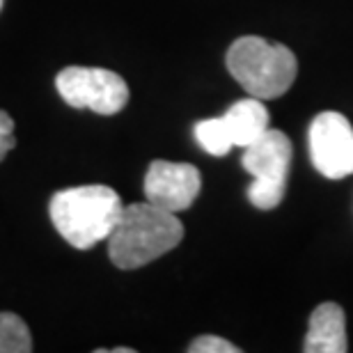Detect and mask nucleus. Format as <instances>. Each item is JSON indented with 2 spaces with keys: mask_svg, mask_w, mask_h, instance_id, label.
Masks as SVG:
<instances>
[{
  "mask_svg": "<svg viewBox=\"0 0 353 353\" xmlns=\"http://www.w3.org/2000/svg\"><path fill=\"white\" fill-rule=\"evenodd\" d=\"M183 225L172 211L152 202H136L122 209L108 241V257L122 271H133L181 243Z\"/></svg>",
  "mask_w": 353,
  "mask_h": 353,
  "instance_id": "1",
  "label": "nucleus"
},
{
  "mask_svg": "<svg viewBox=\"0 0 353 353\" xmlns=\"http://www.w3.org/2000/svg\"><path fill=\"white\" fill-rule=\"evenodd\" d=\"M124 204L117 190L103 183L58 190L51 197V221L60 236L79 250L94 248L110 236L122 216Z\"/></svg>",
  "mask_w": 353,
  "mask_h": 353,
  "instance_id": "2",
  "label": "nucleus"
},
{
  "mask_svg": "<svg viewBox=\"0 0 353 353\" xmlns=\"http://www.w3.org/2000/svg\"><path fill=\"white\" fill-rule=\"evenodd\" d=\"M225 62L239 85L262 101L285 94L299 74L296 55L285 44H271L255 34L236 39Z\"/></svg>",
  "mask_w": 353,
  "mask_h": 353,
  "instance_id": "3",
  "label": "nucleus"
},
{
  "mask_svg": "<svg viewBox=\"0 0 353 353\" xmlns=\"http://www.w3.org/2000/svg\"><path fill=\"white\" fill-rule=\"evenodd\" d=\"M243 170L255 176L248 186V200L257 209L271 211L282 202L292 165V140L282 131L268 129L262 138L243 147Z\"/></svg>",
  "mask_w": 353,
  "mask_h": 353,
  "instance_id": "4",
  "label": "nucleus"
},
{
  "mask_svg": "<svg viewBox=\"0 0 353 353\" xmlns=\"http://www.w3.org/2000/svg\"><path fill=\"white\" fill-rule=\"evenodd\" d=\"M60 97L72 108L115 115L129 103V85L119 74L101 67H67L55 79Z\"/></svg>",
  "mask_w": 353,
  "mask_h": 353,
  "instance_id": "5",
  "label": "nucleus"
},
{
  "mask_svg": "<svg viewBox=\"0 0 353 353\" xmlns=\"http://www.w3.org/2000/svg\"><path fill=\"white\" fill-rule=\"evenodd\" d=\"M310 154L316 172L326 179L353 174V126L344 115L326 110L310 126Z\"/></svg>",
  "mask_w": 353,
  "mask_h": 353,
  "instance_id": "6",
  "label": "nucleus"
},
{
  "mask_svg": "<svg viewBox=\"0 0 353 353\" xmlns=\"http://www.w3.org/2000/svg\"><path fill=\"white\" fill-rule=\"evenodd\" d=\"M202 174L190 163H172V161H152L145 176L147 202L168 209L172 214L186 211L200 195Z\"/></svg>",
  "mask_w": 353,
  "mask_h": 353,
  "instance_id": "7",
  "label": "nucleus"
},
{
  "mask_svg": "<svg viewBox=\"0 0 353 353\" xmlns=\"http://www.w3.org/2000/svg\"><path fill=\"white\" fill-rule=\"evenodd\" d=\"M347 344V319L337 303H321L310 316L303 351L305 353H344Z\"/></svg>",
  "mask_w": 353,
  "mask_h": 353,
  "instance_id": "8",
  "label": "nucleus"
},
{
  "mask_svg": "<svg viewBox=\"0 0 353 353\" xmlns=\"http://www.w3.org/2000/svg\"><path fill=\"white\" fill-rule=\"evenodd\" d=\"M223 117L234 147H248L268 131V110L262 105V99H241Z\"/></svg>",
  "mask_w": 353,
  "mask_h": 353,
  "instance_id": "9",
  "label": "nucleus"
},
{
  "mask_svg": "<svg viewBox=\"0 0 353 353\" xmlns=\"http://www.w3.org/2000/svg\"><path fill=\"white\" fill-rule=\"evenodd\" d=\"M195 140L200 143V147L211 157H228L230 150L234 147L228 129L225 117H211L202 119L195 124Z\"/></svg>",
  "mask_w": 353,
  "mask_h": 353,
  "instance_id": "10",
  "label": "nucleus"
},
{
  "mask_svg": "<svg viewBox=\"0 0 353 353\" xmlns=\"http://www.w3.org/2000/svg\"><path fill=\"white\" fill-rule=\"evenodd\" d=\"M32 335L14 312H0V353H30Z\"/></svg>",
  "mask_w": 353,
  "mask_h": 353,
  "instance_id": "11",
  "label": "nucleus"
},
{
  "mask_svg": "<svg viewBox=\"0 0 353 353\" xmlns=\"http://www.w3.org/2000/svg\"><path fill=\"white\" fill-rule=\"evenodd\" d=\"M188 351L190 353H239V347H234V344L228 342L225 337L202 335V337H195V340L188 344Z\"/></svg>",
  "mask_w": 353,
  "mask_h": 353,
  "instance_id": "12",
  "label": "nucleus"
},
{
  "mask_svg": "<svg viewBox=\"0 0 353 353\" xmlns=\"http://www.w3.org/2000/svg\"><path fill=\"white\" fill-rule=\"evenodd\" d=\"M17 147V138H14V119L7 115L5 110H0V163L5 157Z\"/></svg>",
  "mask_w": 353,
  "mask_h": 353,
  "instance_id": "13",
  "label": "nucleus"
},
{
  "mask_svg": "<svg viewBox=\"0 0 353 353\" xmlns=\"http://www.w3.org/2000/svg\"><path fill=\"white\" fill-rule=\"evenodd\" d=\"M3 5H5V0H0V10H3Z\"/></svg>",
  "mask_w": 353,
  "mask_h": 353,
  "instance_id": "14",
  "label": "nucleus"
}]
</instances>
